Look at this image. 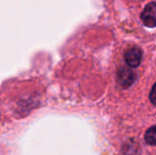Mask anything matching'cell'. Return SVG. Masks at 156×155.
Masks as SVG:
<instances>
[{"instance_id": "obj_1", "label": "cell", "mask_w": 156, "mask_h": 155, "mask_svg": "<svg viewBox=\"0 0 156 155\" xmlns=\"http://www.w3.org/2000/svg\"><path fill=\"white\" fill-rule=\"evenodd\" d=\"M141 19L144 26L148 27H156V2L149 3L141 15Z\"/></svg>"}, {"instance_id": "obj_2", "label": "cell", "mask_w": 156, "mask_h": 155, "mask_svg": "<svg viewBox=\"0 0 156 155\" xmlns=\"http://www.w3.org/2000/svg\"><path fill=\"white\" fill-rule=\"evenodd\" d=\"M142 56H143L142 50L139 48L133 47L129 48L125 52L124 58L128 66H130L131 68H137L141 64Z\"/></svg>"}, {"instance_id": "obj_3", "label": "cell", "mask_w": 156, "mask_h": 155, "mask_svg": "<svg viewBox=\"0 0 156 155\" xmlns=\"http://www.w3.org/2000/svg\"><path fill=\"white\" fill-rule=\"evenodd\" d=\"M118 80L123 88L130 87L135 80V73L129 68H121L118 71Z\"/></svg>"}, {"instance_id": "obj_4", "label": "cell", "mask_w": 156, "mask_h": 155, "mask_svg": "<svg viewBox=\"0 0 156 155\" xmlns=\"http://www.w3.org/2000/svg\"><path fill=\"white\" fill-rule=\"evenodd\" d=\"M145 141L150 145H156V125L147 130L144 135Z\"/></svg>"}, {"instance_id": "obj_5", "label": "cell", "mask_w": 156, "mask_h": 155, "mask_svg": "<svg viewBox=\"0 0 156 155\" xmlns=\"http://www.w3.org/2000/svg\"><path fill=\"white\" fill-rule=\"evenodd\" d=\"M150 100L154 105L156 106V82L155 84L153 86V89L150 92Z\"/></svg>"}]
</instances>
